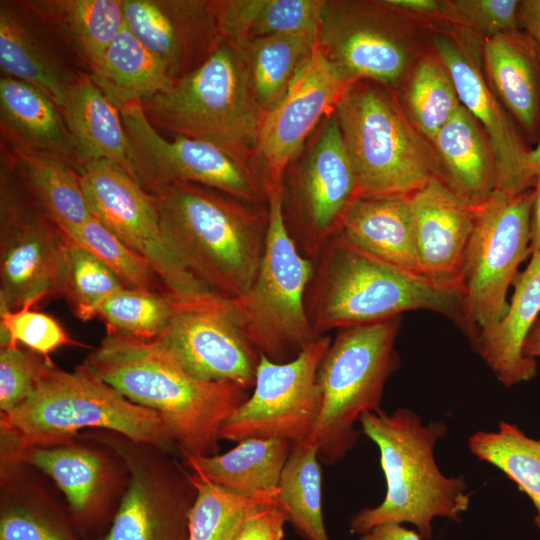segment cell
<instances>
[{"label":"cell","mask_w":540,"mask_h":540,"mask_svg":"<svg viewBox=\"0 0 540 540\" xmlns=\"http://www.w3.org/2000/svg\"><path fill=\"white\" fill-rule=\"evenodd\" d=\"M534 198L531 211V253L540 255V176L534 186Z\"/></svg>","instance_id":"cell-53"},{"label":"cell","mask_w":540,"mask_h":540,"mask_svg":"<svg viewBox=\"0 0 540 540\" xmlns=\"http://www.w3.org/2000/svg\"><path fill=\"white\" fill-rule=\"evenodd\" d=\"M282 188L267 191L268 227L257 276L244 295L227 300L228 312L245 339L278 363L295 358L320 337L305 306L314 263L288 232Z\"/></svg>","instance_id":"cell-7"},{"label":"cell","mask_w":540,"mask_h":540,"mask_svg":"<svg viewBox=\"0 0 540 540\" xmlns=\"http://www.w3.org/2000/svg\"><path fill=\"white\" fill-rule=\"evenodd\" d=\"M50 359L18 346L0 349V409L8 413L34 392L43 368Z\"/></svg>","instance_id":"cell-46"},{"label":"cell","mask_w":540,"mask_h":540,"mask_svg":"<svg viewBox=\"0 0 540 540\" xmlns=\"http://www.w3.org/2000/svg\"><path fill=\"white\" fill-rule=\"evenodd\" d=\"M534 189L519 194L495 190L475 207L473 229L459 278L462 312L474 345L478 332L506 313L508 289L531 256Z\"/></svg>","instance_id":"cell-10"},{"label":"cell","mask_w":540,"mask_h":540,"mask_svg":"<svg viewBox=\"0 0 540 540\" xmlns=\"http://www.w3.org/2000/svg\"><path fill=\"white\" fill-rule=\"evenodd\" d=\"M486 71L499 101L527 136L540 134V55L538 45L518 30L487 38Z\"/></svg>","instance_id":"cell-27"},{"label":"cell","mask_w":540,"mask_h":540,"mask_svg":"<svg viewBox=\"0 0 540 540\" xmlns=\"http://www.w3.org/2000/svg\"><path fill=\"white\" fill-rule=\"evenodd\" d=\"M327 1L265 0L251 30V40L271 35L318 36Z\"/></svg>","instance_id":"cell-45"},{"label":"cell","mask_w":540,"mask_h":540,"mask_svg":"<svg viewBox=\"0 0 540 540\" xmlns=\"http://www.w3.org/2000/svg\"><path fill=\"white\" fill-rule=\"evenodd\" d=\"M318 36L271 35L252 39L244 49L254 94L265 111L285 94Z\"/></svg>","instance_id":"cell-38"},{"label":"cell","mask_w":540,"mask_h":540,"mask_svg":"<svg viewBox=\"0 0 540 540\" xmlns=\"http://www.w3.org/2000/svg\"><path fill=\"white\" fill-rule=\"evenodd\" d=\"M350 84L316 44L262 121L256 149L267 168L266 194L283 186L292 156L320 118L335 109Z\"/></svg>","instance_id":"cell-18"},{"label":"cell","mask_w":540,"mask_h":540,"mask_svg":"<svg viewBox=\"0 0 540 540\" xmlns=\"http://www.w3.org/2000/svg\"><path fill=\"white\" fill-rule=\"evenodd\" d=\"M154 125L212 143L245 163L266 111L250 80L245 50L222 40L195 69L141 101Z\"/></svg>","instance_id":"cell-6"},{"label":"cell","mask_w":540,"mask_h":540,"mask_svg":"<svg viewBox=\"0 0 540 540\" xmlns=\"http://www.w3.org/2000/svg\"><path fill=\"white\" fill-rule=\"evenodd\" d=\"M523 352L525 356L538 359L540 358V319H538L529 333L524 344Z\"/></svg>","instance_id":"cell-54"},{"label":"cell","mask_w":540,"mask_h":540,"mask_svg":"<svg viewBox=\"0 0 540 540\" xmlns=\"http://www.w3.org/2000/svg\"><path fill=\"white\" fill-rule=\"evenodd\" d=\"M88 207L105 227L152 266L179 306L207 305L222 296L197 279L166 238L154 197L123 168L101 160L79 168Z\"/></svg>","instance_id":"cell-11"},{"label":"cell","mask_w":540,"mask_h":540,"mask_svg":"<svg viewBox=\"0 0 540 540\" xmlns=\"http://www.w3.org/2000/svg\"><path fill=\"white\" fill-rule=\"evenodd\" d=\"M288 522L305 540H330L322 509V475L318 447L310 437L293 443L278 484Z\"/></svg>","instance_id":"cell-35"},{"label":"cell","mask_w":540,"mask_h":540,"mask_svg":"<svg viewBox=\"0 0 540 540\" xmlns=\"http://www.w3.org/2000/svg\"><path fill=\"white\" fill-rule=\"evenodd\" d=\"M86 428L112 431L164 453L178 451L160 413L130 401L82 365L69 372L47 362L31 396L1 413L2 434L13 450L68 444Z\"/></svg>","instance_id":"cell-5"},{"label":"cell","mask_w":540,"mask_h":540,"mask_svg":"<svg viewBox=\"0 0 540 540\" xmlns=\"http://www.w3.org/2000/svg\"><path fill=\"white\" fill-rule=\"evenodd\" d=\"M405 104L407 117L430 143L462 106L448 69L437 56L424 57L416 64Z\"/></svg>","instance_id":"cell-39"},{"label":"cell","mask_w":540,"mask_h":540,"mask_svg":"<svg viewBox=\"0 0 540 540\" xmlns=\"http://www.w3.org/2000/svg\"><path fill=\"white\" fill-rule=\"evenodd\" d=\"M437 178L474 207L496 190V168L488 139L463 106L432 140Z\"/></svg>","instance_id":"cell-26"},{"label":"cell","mask_w":540,"mask_h":540,"mask_svg":"<svg viewBox=\"0 0 540 540\" xmlns=\"http://www.w3.org/2000/svg\"><path fill=\"white\" fill-rule=\"evenodd\" d=\"M0 311L58 295L69 235L20 187L11 171L1 172Z\"/></svg>","instance_id":"cell-13"},{"label":"cell","mask_w":540,"mask_h":540,"mask_svg":"<svg viewBox=\"0 0 540 540\" xmlns=\"http://www.w3.org/2000/svg\"><path fill=\"white\" fill-rule=\"evenodd\" d=\"M520 1H442L441 14L489 37L518 30Z\"/></svg>","instance_id":"cell-47"},{"label":"cell","mask_w":540,"mask_h":540,"mask_svg":"<svg viewBox=\"0 0 540 540\" xmlns=\"http://www.w3.org/2000/svg\"><path fill=\"white\" fill-rule=\"evenodd\" d=\"M120 113L132 146L137 181L150 194L172 183H193L249 204L263 198L265 190L246 163L220 147L183 135L164 138L141 102L122 107Z\"/></svg>","instance_id":"cell-14"},{"label":"cell","mask_w":540,"mask_h":540,"mask_svg":"<svg viewBox=\"0 0 540 540\" xmlns=\"http://www.w3.org/2000/svg\"><path fill=\"white\" fill-rule=\"evenodd\" d=\"M511 303L494 325L478 332L474 347L506 387L536 377L538 361L525 356L526 339L540 315V255L531 253L526 268L513 281Z\"/></svg>","instance_id":"cell-23"},{"label":"cell","mask_w":540,"mask_h":540,"mask_svg":"<svg viewBox=\"0 0 540 540\" xmlns=\"http://www.w3.org/2000/svg\"><path fill=\"white\" fill-rule=\"evenodd\" d=\"M313 263L305 306L318 336L413 310L440 313L469 334L458 289L394 266L359 248L340 230Z\"/></svg>","instance_id":"cell-2"},{"label":"cell","mask_w":540,"mask_h":540,"mask_svg":"<svg viewBox=\"0 0 540 540\" xmlns=\"http://www.w3.org/2000/svg\"><path fill=\"white\" fill-rule=\"evenodd\" d=\"M177 308L165 295L124 287L99 306L96 317L107 331L152 340L165 330Z\"/></svg>","instance_id":"cell-41"},{"label":"cell","mask_w":540,"mask_h":540,"mask_svg":"<svg viewBox=\"0 0 540 540\" xmlns=\"http://www.w3.org/2000/svg\"><path fill=\"white\" fill-rule=\"evenodd\" d=\"M437 57L448 69L460 102L482 127L495 162L496 190L519 194L535 186L529 167V149L487 86L468 49L449 35L434 37Z\"/></svg>","instance_id":"cell-20"},{"label":"cell","mask_w":540,"mask_h":540,"mask_svg":"<svg viewBox=\"0 0 540 540\" xmlns=\"http://www.w3.org/2000/svg\"><path fill=\"white\" fill-rule=\"evenodd\" d=\"M358 422L362 433L378 447L386 494L379 505L351 517L353 534L360 536L382 524L409 523L423 540H430L435 518L461 522L470 505L466 481L445 476L434 455L436 443L448 432L446 423L425 424L407 408L365 412Z\"/></svg>","instance_id":"cell-3"},{"label":"cell","mask_w":540,"mask_h":540,"mask_svg":"<svg viewBox=\"0 0 540 540\" xmlns=\"http://www.w3.org/2000/svg\"><path fill=\"white\" fill-rule=\"evenodd\" d=\"M10 460L29 463L49 475L78 519L92 515L108 485L106 465L96 452L76 445L11 450Z\"/></svg>","instance_id":"cell-33"},{"label":"cell","mask_w":540,"mask_h":540,"mask_svg":"<svg viewBox=\"0 0 540 540\" xmlns=\"http://www.w3.org/2000/svg\"><path fill=\"white\" fill-rule=\"evenodd\" d=\"M400 324L397 316L345 327L332 339L318 371L321 408L311 436L323 463L341 461L358 442L360 416L381 410L386 382L400 366Z\"/></svg>","instance_id":"cell-8"},{"label":"cell","mask_w":540,"mask_h":540,"mask_svg":"<svg viewBox=\"0 0 540 540\" xmlns=\"http://www.w3.org/2000/svg\"><path fill=\"white\" fill-rule=\"evenodd\" d=\"M382 5L417 14H441L442 1L436 0H384Z\"/></svg>","instance_id":"cell-52"},{"label":"cell","mask_w":540,"mask_h":540,"mask_svg":"<svg viewBox=\"0 0 540 540\" xmlns=\"http://www.w3.org/2000/svg\"><path fill=\"white\" fill-rule=\"evenodd\" d=\"M367 12L356 4L327 1L317 44L349 83H394L409 64V47L389 24Z\"/></svg>","instance_id":"cell-19"},{"label":"cell","mask_w":540,"mask_h":540,"mask_svg":"<svg viewBox=\"0 0 540 540\" xmlns=\"http://www.w3.org/2000/svg\"><path fill=\"white\" fill-rule=\"evenodd\" d=\"M340 231L364 251L422 276L410 195L356 197L344 213Z\"/></svg>","instance_id":"cell-25"},{"label":"cell","mask_w":540,"mask_h":540,"mask_svg":"<svg viewBox=\"0 0 540 540\" xmlns=\"http://www.w3.org/2000/svg\"><path fill=\"white\" fill-rule=\"evenodd\" d=\"M130 474L109 532L102 540H187L196 496L190 473L147 456L145 449L119 448Z\"/></svg>","instance_id":"cell-17"},{"label":"cell","mask_w":540,"mask_h":540,"mask_svg":"<svg viewBox=\"0 0 540 540\" xmlns=\"http://www.w3.org/2000/svg\"><path fill=\"white\" fill-rule=\"evenodd\" d=\"M125 25L175 81L203 62L219 43L212 2L123 0Z\"/></svg>","instance_id":"cell-21"},{"label":"cell","mask_w":540,"mask_h":540,"mask_svg":"<svg viewBox=\"0 0 540 540\" xmlns=\"http://www.w3.org/2000/svg\"><path fill=\"white\" fill-rule=\"evenodd\" d=\"M0 67L3 76L29 83L50 96L61 108L75 77L59 60L15 5H0Z\"/></svg>","instance_id":"cell-31"},{"label":"cell","mask_w":540,"mask_h":540,"mask_svg":"<svg viewBox=\"0 0 540 540\" xmlns=\"http://www.w3.org/2000/svg\"><path fill=\"white\" fill-rule=\"evenodd\" d=\"M90 78L119 110L166 90L174 82L165 66L125 24Z\"/></svg>","instance_id":"cell-32"},{"label":"cell","mask_w":540,"mask_h":540,"mask_svg":"<svg viewBox=\"0 0 540 540\" xmlns=\"http://www.w3.org/2000/svg\"><path fill=\"white\" fill-rule=\"evenodd\" d=\"M117 275L95 254L68 237L58 281V295L65 298L74 315L90 320L99 306L124 288Z\"/></svg>","instance_id":"cell-40"},{"label":"cell","mask_w":540,"mask_h":540,"mask_svg":"<svg viewBox=\"0 0 540 540\" xmlns=\"http://www.w3.org/2000/svg\"><path fill=\"white\" fill-rule=\"evenodd\" d=\"M293 443L248 438L223 454L183 457L184 466L200 480L243 493L274 491Z\"/></svg>","instance_id":"cell-29"},{"label":"cell","mask_w":540,"mask_h":540,"mask_svg":"<svg viewBox=\"0 0 540 540\" xmlns=\"http://www.w3.org/2000/svg\"><path fill=\"white\" fill-rule=\"evenodd\" d=\"M518 17L527 35L540 47V0L520 1Z\"/></svg>","instance_id":"cell-51"},{"label":"cell","mask_w":540,"mask_h":540,"mask_svg":"<svg viewBox=\"0 0 540 540\" xmlns=\"http://www.w3.org/2000/svg\"><path fill=\"white\" fill-rule=\"evenodd\" d=\"M359 540H423L417 531L402 524H382L359 536Z\"/></svg>","instance_id":"cell-50"},{"label":"cell","mask_w":540,"mask_h":540,"mask_svg":"<svg viewBox=\"0 0 540 540\" xmlns=\"http://www.w3.org/2000/svg\"><path fill=\"white\" fill-rule=\"evenodd\" d=\"M410 203L422 276L459 290L475 207L437 177L410 194Z\"/></svg>","instance_id":"cell-22"},{"label":"cell","mask_w":540,"mask_h":540,"mask_svg":"<svg viewBox=\"0 0 540 540\" xmlns=\"http://www.w3.org/2000/svg\"><path fill=\"white\" fill-rule=\"evenodd\" d=\"M0 540H78L65 516L44 497L9 496L2 502Z\"/></svg>","instance_id":"cell-43"},{"label":"cell","mask_w":540,"mask_h":540,"mask_svg":"<svg viewBox=\"0 0 540 540\" xmlns=\"http://www.w3.org/2000/svg\"><path fill=\"white\" fill-rule=\"evenodd\" d=\"M331 342L330 335L320 336L282 363L260 354L253 392L224 422L220 439H309L321 408L318 371Z\"/></svg>","instance_id":"cell-12"},{"label":"cell","mask_w":540,"mask_h":540,"mask_svg":"<svg viewBox=\"0 0 540 540\" xmlns=\"http://www.w3.org/2000/svg\"><path fill=\"white\" fill-rule=\"evenodd\" d=\"M468 447L475 457L501 470L529 497L536 511L534 523L540 529V440L502 421L497 431L471 435Z\"/></svg>","instance_id":"cell-37"},{"label":"cell","mask_w":540,"mask_h":540,"mask_svg":"<svg viewBox=\"0 0 540 540\" xmlns=\"http://www.w3.org/2000/svg\"><path fill=\"white\" fill-rule=\"evenodd\" d=\"M13 151L18 184L67 234L92 216L75 164L50 153Z\"/></svg>","instance_id":"cell-30"},{"label":"cell","mask_w":540,"mask_h":540,"mask_svg":"<svg viewBox=\"0 0 540 540\" xmlns=\"http://www.w3.org/2000/svg\"><path fill=\"white\" fill-rule=\"evenodd\" d=\"M32 308L26 304L16 310L0 311L1 347L22 344L50 359V353L58 348L75 344L56 319Z\"/></svg>","instance_id":"cell-44"},{"label":"cell","mask_w":540,"mask_h":540,"mask_svg":"<svg viewBox=\"0 0 540 540\" xmlns=\"http://www.w3.org/2000/svg\"><path fill=\"white\" fill-rule=\"evenodd\" d=\"M227 300L178 306L165 330L150 341L195 378L230 381L250 389L260 354L238 329Z\"/></svg>","instance_id":"cell-16"},{"label":"cell","mask_w":540,"mask_h":540,"mask_svg":"<svg viewBox=\"0 0 540 540\" xmlns=\"http://www.w3.org/2000/svg\"><path fill=\"white\" fill-rule=\"evenodd\" d=\"M334 110L355 171L357 197L410 195L438 176L430 142L379 88L354 82Z\"/></svg>","instance_id":"cell-9"},{"label":"cell","mask_w":540,"mask_h":540,"mask_svg":"<svg viewBox=\"0 0 540 540\" xmlns=\"http://www.w3.org/2000/svg\"><path fill=\"white\" fill-rule=\"evenodd\" d=\"M190 476L196 496L189 511L187 540H235L254 511L282 507L278 489L243 493Z\"/></svg>","instance_id":"cell-36"},{"label":"cell","mask_w":540,"mask_h":540,"mask_svg":"<svg viewBox=\"0 0 540 540\" xmlns=\"http://www.w3.org/2000/svg\"><path fill=\"white\" fill-rule=\"evenodd\" d=\"M529 167L533 178L537 180V178L540 176V134L536 147L529 151Z\"/></svg>","instance_id":"cell-55"},{"label":"cell","mask_w":540,"mask_h":540,"mask_svg":"<svg viewBox=\"0 0 540 540\" xmlns=\"http://www.w3.org/2000/svg\"><path fill=\"white\" fill-rule=\"evenodd\" d=\"M0 127L13 147L58 155L77 167L75 145L62 111L41 89L2 75Z\"/></svg>","instance_id":"cell-28"},{"label":"cell","mask_w":540,"mask_h":540,"mask_svg":"<svg viewBox=\"0 0 540 540\" xmlns=\"http://www.w3.org/2000/svg\"><path fill=\"white\" fill-rule=\"evenodd\" d=\"M60 109L75 145L78 170L88 163L106 160L137 181L133 150L120 110L90 76L72 82Z\"/></svg>","instance_id":"cell-24"},{"label":"cell","mask_w":540,"mask_h":540,"mask_svg":"<svg viewBox=\"0 0 540 540\" xmlns=\"http://www.w3.org/2000/svg\"><path fill=\"white\" fill-rule=\"evenodd\" d=\"M151 195L164 234L188 270L223 297L244 295L262 260L268 210L193 183H172Z\"/></svg>","instance_id":"cell-4"},{"label":"cell","mask_w":540,"mask_h":540,"mask_svg":"<svg viewBox=\"0 0 540 540\" xmlns=\"http://www.w3.org/2000/svg\"><path fill=\"white\" fill-rule=\"evenodd\" d=\"M82 366L130 401L160 413L182 458L216 454L224 422L249 396L238 383L193 377L150 340L111 331Z\"/></svg>","instance_id":"cell-1"},{"label":"cell","mask_w":540,"mask_h":540,"mask_svg":"<svg viewBox=\"0 0 540 540\" xmlns=\"http://www.w3.org/2000/svg\"><path fill=\"white\" fill-rule=\"evenodd\" d=\"M287 522L281 506L261 507L247 518L235 540H283Z\"/></svg>","instance_id":"cell-49"},{"label":"cell","mask_w":540,"mask_h":540,"mask_svg":"<svg viewBox=\"0 0 540 540\" xmlns=\"http://www.w3.org/2000/svg\"><path fill=\"white\" fill-rule=\"evenodd\" d=\"M356 197L355 171L333 114L291 184V222L286 226L305 257L315 261L326 242L340 230L344 213Z\"/></svg>","instance_id":"cell-15"},{"label":"cell","mask_w":540,"mask_h":540,"mask_svg":"<svg viewBox=\"0 0 540 540\" xmlns=\"http://www.w3.org/2000/svg\"><path fill=\"white\" fill-rule=\"evenodd\" d=\"M21 6L57 27L91 70L125 24L123 0H45Z\"/></svg>","instance_id":"cell-34"},{"label":"cell","mask_w":540,"mask_h":540,"mask_svg":"<svg viewBox=\"0 0 540 540\" xmlns=\"http://www.w3.org/2000/svg\"><path fill=\"white\" fill-rule=\"evenodd\" d=\"M264 2L265 0L213 1V13L223 38L244 50L251 41V30Z\"/></svg>","instance_id":"cell-48"},{"label":"cell","mask_w":540,"mask_h":540,"mask_svg":"<svg viewBox=\"0 0 540 540\" xmlns=\"http://www.w3.org/2000/svg\"><path fill=\"white\" fill-rule=\"evenodd\" d=\"M68 235L103 261L126 288L167 296L147 260L132 251L93 215Z\"/></svg>","instance_id":"cell-42"}]
</instances>
